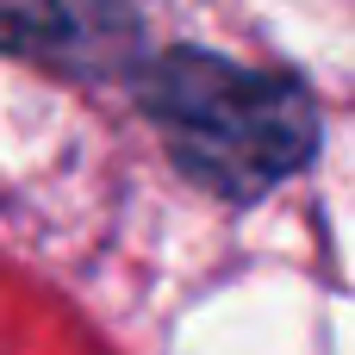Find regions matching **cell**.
<instances>
[{"instance_id":"obj_1","label":"cell","mask_w":355,"mask_h":355,"mask_svg":"<svg viewBox=\"0 0 355 355\" xmlns=\"http://www.w3.org/2000/svg\"><path fill=\"white\" fill-rule=\"evenodd\" d=\"M131 81L175 168L218 200H262L318 150V106L293 75L243 69L212 50H162L137 62Z\"/></svg>"},{"instance_id":"obj_2","label":"cell","mask_w":355,"mask_h":355,"mask_svg":"<svg viewBox=\"0 0 355 355\" xmlns=\"http://www.w3.org/2000/svg\"><path fill=\"white\" fill-rule=\"evenodd\" d=\"M0 50L56 75H125L137 69L144 25L125 0H0Z\"/></svg>"}]
</instances>
